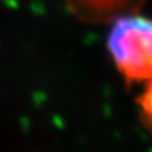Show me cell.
Masks as SVG:
<instances>
[{
    "label": "cell",
    "mask_w": 152,
    "mask_h": 152,
    "mask_svg": "<svg viewBox=\"0 0 152 152\" xmlns=\"http://www.w3.org/2000/svg\"><path fill=\"white\" fill-rule=\"evenodd\" d=\"M107 44L127 81L152 80V19L134 13L115 20Z\"/></svg>",
    "instance_id": "1"
},
{
    "label": "cell",
    "mask_w": 152,
    "mask_h": 152,
    "mask_svg": "<svg viewBox=\"0 0 152 152\" xmlns=\"http://www.w3.org/2000/svg\"><path fill=\"white\" fill-rule=\"evenodd\" d=\"M68 10L86 23H113L134 15L145 0H63Z\"/></svg>",
    "instance_id": "2"
},
{
    "label": "cell",
    "mask_w": 152,
    "mask_h": 152,
    "mask_svg": "<svg viewBox=\"0 0 152 152\" xmlns=\"http://www.w3.org/2000/svg\"><path fill=\"white\" fill-rule=\"evenodd\" d=\"M137 104L140 107V112H142L144 123L152 128V80L147 81L144 91L137 99Z\"/></svg>",
    "instance_id": "3"
}]
</instances>
